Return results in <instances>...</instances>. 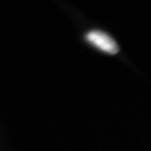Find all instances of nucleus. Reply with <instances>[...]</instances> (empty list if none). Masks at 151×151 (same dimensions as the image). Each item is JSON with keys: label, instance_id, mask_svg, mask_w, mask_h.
<instances>
[{"label": "nucleus", "instance_id": "obj_1", "mask_svg": "<svg viewBox=\"0 0 151 151\" xmlns=\"http://www.w3.org/2000/svg\"><path fill=\"white\" fill-rule=\"evenodd\" d=\"M86 39L96 48L108 54H116L119 52V45L112 38L100 30H92L86 34Z\"/></svg>", "mask_w": 151, "mask_h": 151}]
</instances>
